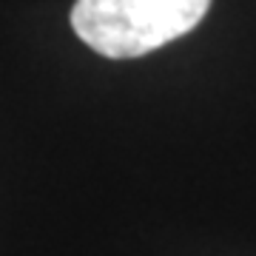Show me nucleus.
I'll use <instances>...</instances> for the list:
<instances>
[{
	"mask_svg": "<svg viewBox=\"0 0 256 256\" xmlns=\"http://www.w3.org/2000/svg\"><path fill=\"white\" fill-rule=\"evenodd\" d=\"M210 0H77L72 28L111 60L146 57L200 26Z\"/></svg>",
	"mask_w": 256,
	"mask_h": 256,
	"instance_id": "obj_1",
	"label": "nucleus"
}]
</instances>
